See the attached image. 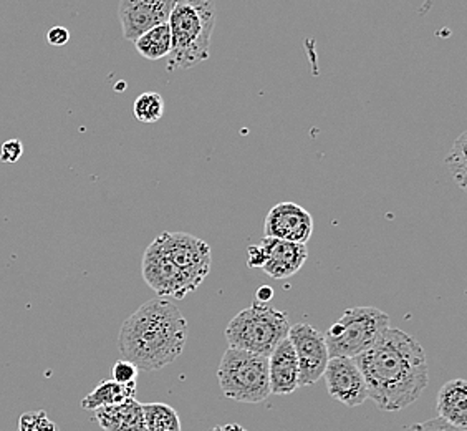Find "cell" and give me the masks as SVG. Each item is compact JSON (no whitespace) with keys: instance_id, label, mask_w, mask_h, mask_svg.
Returning a JSON list of instances; mask_svg holds the SVG:
<instances>
[{"instance_id":"cell-28","label":"cell","mask_w":467,"mask_h":431,"mask_svg":"<svg viewBox=\"0 0 467 431\" xmlns=\"http://www.w3.org/2000/svg\"><path fill=\"white\" fill-rule=\"evenodd\" d=\"M211 431H247L245 428H243L241 425H237V423H227V425H221V426H216V428H213Z\"/></svg>"},{"instance_id":"cell-3","label":"cell","mask_w":467,"mask_h":431,"mask_svg":"<svg viewBox=\"0 0 467 431\" xmlns=\"http://www.w3.org/2000/svg\"><path fill=\"white\" fill-rule=\"evenodd\" d=\"M216 16L214 0H174L168 18L171 30L170 72L192 68L209 58Z\"/></svg>"},{"instance_id":"cell-24","label":"cell","mask_w":467,"mask_h":431,"mask_svg":"<svg viewBox=\"0 0 467 431\" xmlns=\"http://www.w3.org/2000/svg\"><path fill=\"white\" fill-rule=\"evenodd\" d=\"M406 431H467L464 428H458V426H452L448 422L441 420V418H432L428 422L416 423L408 426Z\"/></svg>"},{"instance_id":"cell-20","label":"cell","mask_w":467,"mask_h":431,"mask_svg":"<svg viewBox=\"0 0 467 431\" xmlns=\"http://www.w3.org/2000/svg\"><path fill=\"white\" fill-rule=\"evenodd\" d=\"M133 113L136 120L141 123H156L164 115V100L156 91H146L136 99Z\"/></svg>"},{"instance_id":"cell-23","label":"cell","mask_w":467,"mask_h":431,"mask_svg":"<svg viewBox=\"0 0 467 431\" xmlns=\"http://www.w3.org/2000/svg\"><path fill=\"white\" fill-rule=\"evenodd\" d=\"M24 153V144L20 140H9L0 148V162L17 163Z\"/></svg>"},{"instance_id":"cell-15","label":"cell","mask_w":467,"mask_h":431,"mask_svg":"<svg viewBox=\"0 0 467 431\" xmlns=\"http://www.w3.org/2000/svg\"><path fill=\"white\" fill-rule=\"evenodd\" d=\"M95 420L105 431H146L143 404L136 398L95 410Z\"/></svg>"},{"instance_id":"cell-10","label":"cell","mask_w":467,"mask_h":431,"mask_svg":"<svg viewBox=\"0 0 467 431\" xmlns=\"http://www.w3.org/2000/svg\"><path fill=\"white\" fill-rule=\"evenodd\" d=\"M328 395L345 406H359L368 400V388L355 359L332 357L324 372Z\"/></svg>"},{"instance_id":"cell-12","label":"cell","mask_w":467,"mask_h":431,"mask_svg":"<svg viewBox=\"0 0 467 431\" xmlns=\"http://www.w3.org/2000/svg\"><path fill=\"white\" fill-rule=\"evenodd\" d=\"M174 0H119V22L126 40L135 42L150 28L168 24Z\"/></svg>"},{"instance_id":"cell-1","label":"cell","mask_w":467,"mask_h":431,"mask_svg":"<svg viewBox=\"0 0 467 431\" xmlns=\"http://www.w3.org/2000/svg\"><path fill=\"white\" fill-rule=\"evenodd\" d=\"M368 398L381 412H400L413 405L430 384L428 359L413 335L388 329L357 359Z\"/></svg>"},{"instance_id":"cell-22","label":"cell","mask_w":467,"mask_h":431,"mask_svg":"<svg viewBox=\"0 0 467 431\" xmlns=\"http://www.w3.org/2000/svg\"><path fill=\"white\" fill-rule=\"evenodd\" d=\"M111 377H113L111 380H115L117 384H121V385H133V384H136V378H138V369L128 360H118L117 363L113 365V370H111Z\"/></svg>"},{"instance_id":"cell-8","label":"cell","mask_w":467,"mask_h":431,"mask_svg":"<svg viewBox=\"0 0 467 431\" xmlns=\"http://www.w3.org/2000/svg\"><path fill=\"white\" fill-rule=\"evenodd\" d=\"M162 251L198 289L211 272V247L188 233H162L156 237Z\"/></svg>"},{"instance_id":"cell-26","label":"cell","mask_w":467,"mask_h":431,"mask_svg":"<svg viewBox=\"0 0 467 431\" xmlns=\"http://www.w3.org/2000/svg\"><path fill=\"white\" fill-rule=\"evenodd\" d=\"M264 262H265V258H264L261 244H254L247 251V266L251 269H262Z\"/></svg>"},{"instance_id":"cell-9","label":"cell","mask_w":467,"mask_h":431,"mask_svg":"<svg viewBox=\"0 0 467 431\" xmlns=\"http://www.w3.org/2000/svg\"><path fill=\"white\" fill-rule=\"evenodd\" d=\"M287 339L296 351L298 362V385H314L324 377L330 360L324 333L318 332L308 323H296L290 325Z\"/></svg>"},{"instance_id":"cell-18","label":"cell","mask_w":467,"mask_h":431,"mask_svg":"<svg viewBox=\"0 0 467 431\" xmlns=\"http://www.w3.org/2000/svg\"><path fill=\"white\" fill-rule=\"evenodd\" d=\"M136 52L146 60H161L171 54V30L168 24H161L150 28L143 36L138 37L135 42Z\"/></svg>"},{"instance_id":"cell-4","label":"cell","mask_w":467,"mask_h":431,"mask_svg":"<svg viewBox=\"0 0 467 431\" xmlns=\"http://www.w3.org/2000/svg\"><path fill=\"white\" fill-rule=\"evenodd\" d=\"M290 331L287 312L254 302L243 309L225 327L229 347L269 357Z\"/></svg>"},{"instance_id":"cell-16","label":"cell","mask_w":467,"mask_h":431,"mask_svg":"<svg viewBox=\"0 0 467 431\" xmlns=\"http://www.w3.org/2000/svg\"><path fill=\"white\" fill-rule=\"evenodd\" d=\"M436 410L441 420L467 430V384L464 378H454L441 386Z\"/></svg>"},{"instance_id":"cell-14","label":"cell","mask_w":467,"mask_h":431,"mask_svg":"<svg viewBox=\"0 0 467 431\" xmlns=\"http://www.w3.org/2000/svg\"><path fill=\"white\" fill-rule=\"evenodd\" d=\"M270 394L290 395L298 388V362L288 339H284L269 357Z\"/></svg>"},{"instance_id":"cell-21","label":"cell","mask_w":467,"mask_h":431,"mask_svg":"<svg viewBox=\"0 0 467 431\" xmlns=\"http://www.w3.org/2000/svg\"><path fill=\"white\" fill-rule=\"evenodd\" d=\"M466 133H461L458 140L452 144V150L448 154V158L444 160V164L448 166L451 176L458 183L461 189H466Z\"/></svg>"},{"instance_id":"cell-17","label":"cell","mask_w":467,"mask_h":431,"mask_svg":"<svg viewBox=\"0 0 467 431\" xmlns=\"http://www.w3.org/2000/svg\"><path fill=\"white\" fill-rule=\"evenodd\" d=\"M130 398H136V384L121 385V384H117L115 380H105L81 400V406L85 410L95 412V410L103 408V406L123 404Z\"/></svg>"},{"instance_id":"cell-25","label":"cell","mask_w":467,"mask_h":431,"mask_svg":"<svg viewBox=\"0 0 467 431\" xmlns=\"http://www.w3.org/2000/svg\"><path fill=\"white\" fill-rule=\"evenodd\" d=\"M68 40H70V32H68V28L54 27L50 28V30H48V34H47V42H48L50 46H67V44H68Z\"/></svg>"},{"instance_id":"cell-6","label":"cell","mask_w":467,"mask_h":431,"mask_svg":"<svg viewBox=\"0 0 467 431\" xmlns=\"http://www.w3.org/2000/svg\"><path fill=\"white\" fill-rule=\"evenodd\" d=\"M389 329V317L377 307H351L325 333L330 359H357Z\"/></svg>"},{"instance_id":"cell-27","label":"cell","mask_w":467,"mask_h":431,"mask_svg":"<svg viewBox=\"0 0 467 431\" xmlns=\"http://www.w3.org/2000/svg\"><path fill=\"white\" fill-rule=\"evenodd\" d=\"M272 297H274V289L269 286H262L255 290V299L259 304H267Z\"/></svg>"},{"instance_id":"cell-11","label":"cell","mask_w":467,"mask_h":431,"mask_svg":"<svg viewBox=\"0 0 467 431\" xmlns=\"http://www.w3.org/2000/svg\"><path fill=\"white\" fill-rule=\"evenodd\" d=\"M264 233L265 237L306 246L314 233V217L296 203H279L265 216Z\"/></svg>"},{"instance_id":"cell-5","label":"cell","mask_w":467,"mask_h":431,"mask_svg":"<svg viewBox=\"0 0 467 431\" xmlns=\"http://www.w3.org/2000/svg\"><path fill=\"white\" fill-rule=\"evenodd\" d=\"M217 380L224 396L239 404H261L272 395L269 360L252 352L229 347L219 363Z\"/></svg>"},{"instance_id":"cell-2","label":"cell","mask_w":467,"mask_h":431,"mask_svg":"<svg viewBox=\"0 0 467 431\" xmlns=\"http://www.w3.org/2000/svg\"><path fill=\"white\" fill-rule=\"evenodd\" d=\"M188 322L170 299L156 297L126 319L118 335V351L136 369L156 372L180 359Z\"/></svg>"},{"instance_id":"cell-19","label":"cell","mask_w":467,"mask_h":431,"mask_svg":"<svg viewBox=\"0 0 467 431\" xmlns=\"http://www.w3.org/2000/svg\"><path fill=\"white\" fill-rule=\"evenodd\" d=\"M146 431H181L178 412L168 404H144Z\"/></svg>"},{"instance_id":"cell-7","label":"cell","mask_w":467,"mask_h":431,"mask_svg":"<svg viewBox=\"0 0 467 431\" xmlns=\"http://www.w3.org/2000/svg\"><path fill=\"white\" fill-rule=\"evenodd\" d=\"M144 282L162 299H184L196 288L188 276L162 251L158 239L146 247L141 264Z\"/></svg>"},{"instance_id":"cell-13","label":"cell","mask_w":467,"mask_h":431,"mask_svg":"<svg viewBox=\"0 0 467 431\" xmlns=\"http://www.w3.org/2000/svg\"><path fill=\"white\" fill-rule=\"evenodd\" d=\"M259 244L265 258L262 270L272 279L296 276L308 258L306 244L288 243L272 237H264Z\"/></svg>"}]
</instances>
